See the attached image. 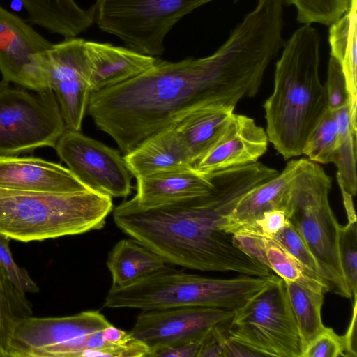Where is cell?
Returning a JSON list of instances; mask_svg holds the SVG:
<instances>
[{
  "instance_id": "15",
  "label": "cell",
  "mask_w": 357,
  "mask_h": 357,
  "mask_svg": "<svg viewBox=\"0 0 357 357\" xmlns=\"http://www.w3.org/2000/svg\"><path fill=\"white\" fill-rule=\"evenodd\" d=\"M266 130L248 116L234 113L213 145L193 164L202 174L258 161L267 151Z\"/></svg>"
},
{
  "instance_id": "33",
  "label": "cell",
  "mask_w": 357,
  "mask_h": 357,
  "mask_svg": "<svg viewBox=\"0 0 357 357\" xmlns=\"http://www.w3.org/2000/svg\"><path fill=\"white\" fill-rule=\"evenodd\" d=\"M324 86L329 109L335 111L348 104L349 95L342 67L332 56H330Z\"/></svg>"
},
{
  "instance_id": "8",
  "label": "cell",
  "mask_w": 357,
  "mask_h": 357,
  "mask_svg": "<svg viewBox=\"0 0 357 357\" xmlns=\"http://www.w3.org/2000/svg\"><path fill=\"white\" fill-rule=\"evenodd\" d=\"M213 0H95V22L126 47L158 57L169 32L185 15Z\"/></svg>"
},
{
  "instance_id": "1",
  "label": "cell",
  "mask_w": 357,
  "mask_h": 357,
  "mask_svg": "<svg viewBox=\"0 0 357 357\" xmlns=\"http://www.w3.org/2000/svg\"><path fill=\"white\" fill-rule=\"evenodd\" d=\"M279 52L268 26L246 15L212 54L168 61L157 57L141 75L92 92L88 111L125 155L185 112L218 104L236 107L255 96Z\"/></svg>"
},
{
  "instance_id": "24",
  "label": "cell",
  "mask_w": 357,
  "mask_h": 357,
  "mask_svg": "<svg viewBox=\"0 0 357 357\" xmlns=\"http://www.w3.org/2000/svg\"><path fill=\"white\" fill-rule=\"evenodd\" d=\"M153 251L132 239L119 241L109 252L107 266L112 287H126L166 266Z\"/></svg>"
},
{
  "instance_id": "20",
  "label": "cell",
  "mask_w": 357,
  "mask_h": 357,
  "mask_svg": "<svg viewBox=\"0 0 357 357\" xmlns=\"http://www.w3.org/2000/svg\"><path fill=\"white\" fill-rule=\"evenodd\" d=\"M301 162V159L289 160L278 175L244 195L233 211L227 216L222 229L232 234L241 225L266 211L283 209L291 181L296 174Z\"/></svg>"
},
{
  "instance_id": "25",
  "label": "cell",
  "mask_w": 357,
  "mask_h": 357,
  "mask_svg": "<svg viewBox=\"0 0 357 357\" xmlns=\"http://www.w3.org/2000/svg\"><path fill=\"white\" fill-rule=\"evenodd\" d=\"M284 282L304 351L326 327L321 316L325 292L296 282Z\"/></svg>"
},
{
  "instance_id": "34",
  "label": "cell",
  "mask_w": 357,
  "mask_h": 357,
  "mask_svg": "<svg viewBox=\"0 0 357 357\" xmlns=\"http://www.w3.org/2000/svg\"><path fill=\"white\" fill-rule=\"evenodd\" d=\"M0 267L6 275L23 291L38 292L39 289L27 272L14 261L9 248V238L0 234Z\"/></svg>"
},
{
  "instance_id": "30",
  "label": "cell",
  "mask_w": 357,
  "mask_h": 357,
  "mask_svg": "<svg viewBox=\"0 0 357 357\" xmlns=\"http://www.w3.org/2000/svg\"><path fill=\"white\" fill-rule=\"evenodd\" d=\"M338 256L344 281L352 297L357 296V223L340 225Z\"/></svg>"
},
{
  "instance_id": "42",
  "label": "cell",
  "mask_w": 357,
  "mask_h": 357,
  "mask_svg": "<svg viewBox=\"0 0 357 357\" xmlns=\"http://www.w3.org/2000/svg\"><path fill=\"white\" fill-rule=\"evenodd\" d=\"M337 181L342 193L343 204L347 215L348 221L355 222H356V215L354 210L353 195L345 190L340 178H337Z\"/></svg>"
},
{
  "instance_id": "36",
  "label": "cell",
  "mask_w": 357,
  "mask_h": 357,
  "mask_svg": "<svg viewBox=\"0 0 357 357\" xmlns=\"http://www.w3.org/2000/svg\"><path fill=\"white\" fill-rule=\"evenodd\" d=\"M149 348L143 342L133 337L124 344H109L96 350L84 349L78 357L108 356V357H150Z\"/></svg>"
},
{
  "instance_id": "21",
  "label": "cell",
  "mask_w": 357,
  "mask_h": 357,
  "mask_svg": "<svg viewBox=\"0 0 357 357\" xmlns=\"http://www.w3.org/2000/svg\"><path fill=\"white\" fill-rule=\"evenodd\" d=\"M31 24L64 38L77 37L95 22L93 6L82 8L75 0H18Z\"/></svg>"
},
{
  "instance_id": "16",
  "label": "cell",
  "mask_w": 357,
  "mask_h": 357,
  "mask_svg": "<svg viewBox=\"0 0 357 357\" xmlns=\"http://www.w3.org/2000/svg\"><path fill=\"white\" fill-rule=\"evenodd\" d=\"M0 188L37 192L90 190L68 168L59 164L38 158L16 156H0Z\"/></svg>"
},
{
  "instance_id": "43",
  "label": "cell",
  "mask_w": 357,
  "mask_h": 357,
  "mask_svg": "<svg viewBox=\"0 0 357 357\" xmlns=\"http://www.w3.org/2000/svg\"><path fill=\"white\" fill-rule=\"evenodd\" d=\"M15 287V284L6 275L0 267V313L7 302V298Z\"/></svg>"
},
{
  "instance_id": "18",
  "label": "cell",
  "mask_w": 357,
  "mask_h": 357,
  "mask_svg": "<svg viewBox=\"0 0 357 357\" xmlns=\"http://www.w3.org/2000/svg\"><path fill=\"white\" fill-rule=\"evenodd\" d=\"M92 92L127 82L150 68L157 57L127 47L86 40Z\"/></svg>"
},
{
  "instance_id": "32",
  "label": "cell",
  "mask_w": 357,
  "mask_h": 357,
  "mask_svg": "<svg viewBox=\"0 0 357 357\" xmlns=\"http://www.w3.org/2000/svg\"><path fill=\"white\" fill-rule=\"evenodd\" d=\"M289 223L284 210L273 208L261 213L251 221L241 225L234 232L241 231L273 238Z\"/></svg>"
},
{
  "instance_id": "7",
  "label": "cell",
  "mask_w": 357,
  "mask_h": 357,
  "mask_svg": "<svg viewBox=\"0 0 357 357\" xmlns=\"http://www.w3.org/2000/svg\"><path fill=\"white\" fill-rule=\"evenodd\" d=\"M227 337L259 356L301 357L303 342L284 281L268 283L234 311Z\"/></svg>"
},
{
  "instance_id": "39",
  "label": "cell",
  "mask_w": 357,
  "mask_h": 357,
  "mask_svg": "<svg viewBox=\"0 0 357 357\" xmlns=\"http://www.w3.org/2000/svg\"><path fill=\"white\" fill-rule=\"evenodd\" d=\"M356 314L357 300L354 297L353 312L350 324L344 336H342L344 356H357V337H356Z\"/></svg>"
},
{
  "instance_id": "29",
  "label": "cell",
  "mask_w": 357,
  "mask_h": 357,
  "mask_svg": "<svg viewBox=\"0 0 357 357\" xmlns=\"http://www.w3.org/2000/svg\"><path fill=\"white\" fill-rule=\"evenodd\" d=\"M284 2L295 8L299 23L330 26L347 11L351 0H284Z\"/></svg>"
},
{
  "instance_id": "2",
  "label": "cell",
  "mask_w": 357,
  "mask_h": 357,
  "mask_svg": "<svg viewBox=\"0 0 357 357\" xmlns=\"http://www.w3.org/2000/svg\"><path fill=\"white\" fill-rule=\"evenodd\" d=\"M279 173L259 161L208 174V193L143 207L132 199L114 211L116 225L166 263L202 271L268 277L271 270L234 245L222 229L227 216L250 190Z\"/></svg>"
},
{
  "instance_id": "9",
  "label": "cell",
  "mask_w": 357,
  "mask_h": 357,
  "mask_svg": "<svg viewBox=\"0 0 357 357\" xmlns=\"http://www.w3.org/2000/svg\"><path fill=\"white\" fill-rule=\"evenodd\" d=\"M65 130L53 91L28 92L0 83V156L54 148Z\"/></svg>"
},
{
  "instance_id": "19",
  "label": "cell",
  "mask_w": 357,
  "mask_h": 357,
  "mask_svg": "<svg viewBox=\"0 0 357 357\" xmlns=\"http://www.w3.org/2000/svg\"><path fill=\"white\" fill-rule=\"evenodd\" d=\"M136 195L132 199L149 207L202 195L213 186L211 176L193 167L156 173L136 178Z\"/></svg>"
},
{
  "instance_id": "17",
  "label": "cell",
  "mask_w": 357,
  "mask_h": 357,
  "mask_svg": "<svg viewBox=\"0 0 357 357\" xmlns=\"http://www.w3.org/2000/svg\"><path fill=\"white\" fill-rule=\"evenodd\" d=\"M123 158L129 171L136 178L193 167L187 145L172 124L144 139Z\"/></svg>"
},
{
  "instance_id": "11",
  "label": "cell",
  "mask_w": 357,
  "mask_h": 357,
  "mask_svg": "<svg viewBox=\"0 0 357 357\" xmlns=\"http://www.w3.org/2000/svg\"><path fill=\"white\" fill-rule=\"evenodd\" d=\"M54 149L69 170L89 189L111 197L130 194L132 175L116 149L79 131L66 129Z\"/></svg>"
},
{
  "instance_id": "27",
  "label": "cell",
  "mask_w": 357,
  "mask_h": 357,
  "mask_svg": "<svg viewBox=\"0 0 357 357\" xmlns=\"http://www.w3.org/2000/svg\"><path fill=\"white\" fill-rule=\"evenodd\" d=\"M266 256L270 269L284 282H296L311 288L330 291L326 282L291 255L280 244L267 238Z\"/></svg>"
},
{
  "instance_id": "23",
  "label": "cell",
  "mask_w": 357,
  "mask_h": 357,
  "mask_svg": "<svg viewBox=\"0 0 357 357\" xmlns=\"http://www.w3.org/2000/svg\"><path fill=\"white\" fill-rule=\"evenodd\" d=\"M357 0H351L347 11L330 25L331 56L340 63L349 95L350 122L356 124L357 107Z\"/></svg>"
},
{
  "instance_id": "35",
  "label": "cell",
  "mask_w": 357,
  "mask_h": 357,
  "mask_svg": "<svg viewBox=\"0 0 357 357\" xmlns=\"http://www.w3.org/2000/svg\"><path fill=\"white\" fill-rule=\"evenodd\" d=\"M344 356L342 336L331 328L324 329L306 347L301 357Z\"/></svg>"
},
{
  "instance_id": "41",
  "label": "cell",
  "mask_w": 357,
  "mask_h": 357,
  "mask_svg": "<svg viewBox=\"0 0 357 357\" xmlns=\"http://www.w3.org/2000/svg\"><path fill=\"white\" fill-rule=\"evenodd\" d=\"M259 356L257 354L230 340L227 335L224 344V357Z\"/></svg>"
},
{
  "instance_id": "31",
  "label": "cell",
  "mask_w": 357,
  "mask_h": 357,
  "mask_svg": "<svg viewBox=\"0 0 357 357\" xmlns=\"http://www.w3.org/2000/svg\"><path fill=\"white\" fill-rule=\"evenodd\" d=\"M273 239L280 244L305 268L323 278L314 255L300 234L290 222L279 231Z\"/></svg>"
},
{
  "instance_id": "38",
  "label": "cell",
  "mask_w": 357,
  "mask_h": 357,
  "mask_svg": "<svg viewBox=\"0 0 357 357\" xmlns=\"http://www.w3.org/2000/svg\"><path fill=\"white\" fill-rule=\"evenodd\" d=\"M202 340V339L162 347L153 350L151 356L197 357Z\"/></svg>"
},
{
  "instance_id": "40",
  "label": "cell",
  "mask_w": 357,
  "mask_h": 357,
  "mask_svg": "<svg viewBox=\"0 0 357 357\" xmlns=\"http://www.w3.org/2000/svg\"><path fill=\"white\" fill-rule=\"evenodd\" d=\"M104 339L112 344H124L133 339L130 332H126L112 324L102 330Z\"/></svg>"
},
{
  "instance_id": "10",
  "label": "cell",
  "mask_w": 357,
  "mask_h": 357,
  "mask_svg": "<svg viewBox=\"0 0 357 357\" xmlns=\"http://www.w3.org/2000/svg\"><path fill=\"white\" fill-rule=\"evenodd\" d=\"M109 324L98 311L63 317H26L14 326L7 356L78 357L89 335Z\"/></svg>"
},
{
  "instance_id": "6",
  "label": "cell",
  "mask_w": 357,
  "mask_h": 357,
  "mask_svg": "<svg viewBox=\"0 0 357 357\" xmlns=\"http://www.w3.org/2000/svg\"><path fill=\"white\" fill-rule=\"evenodd\" d=\"M331 187L332 179L320 165L301 158L283 209L314 255L329 291L351 298L339 260L340 225L329 202Z\"/></svg>"
},
{
  "instance_id": "44",
  "label": "cell",
  "mask_w": 357,
  "mask_h": 357,
  "mask_svg": "<svg viewBox=\"0 0 357 357\" xmlns=\"http://www.w3.org/2000/svg\"><path fill=\"white\" fill-rule=\"evenodd\" d=\"M0 356H3V354L1 350H0Z\"/></svg>"
},
{
  "instance_id": "22",
  "label": "cell",
  "mask_w": 357,
  "mask_h": 357,
  "mask_svg": "<svg viewBox=\"0 0 357 357\" xmlns=\"http://www.w3.org/2000/svg\"><path fill=\"white\" fill-rule=\"evenodd\" d=\"M234 109L225 105H202L185 112L171 123L183 138L193 164L220 135Z\"/></svg>"
},
{
  "instance_id": "28",
  "label": "cell",
  "mask_w": 357,
  "mask_h": 357,
  "mask_svg": "<svg viewBox=\"0 0 357 357\" xmlns=\"http://www.w3.org/2000/svg\"><path fill=\"white\" fill-rule=\"evenodd\" d=\"M337 138L334 111L328 109L307 137L302 154L318 164L333 162Z\"/></svg>"
},
{
  "instance_id": "3",
  "label": "cell",
  "mask_w": 357,
  "mask_h": 357,
  "mask_svg": "<svg viewBox=\"0 0 357 357\" xmlns=\"http://www.w3.org/2000/svg\"><path fill=\"white\" fill-rule=\"evenodd\" d=\"M321 38L303 24L284 43L274 87L264 104L268 142L285 160L302 154L310 134L328 109L319 77Z\"/></svg>"
},
{
  "instance_id": "5",
  "label": "cell",
  "mask_w": 357,
  "mask_h": 357,
  "mask_svg": "<svg viewBox=\"0 0 357 357\" xmlns=\"http://www.w3.org/2000/svg\"><path fill=\"white\" fill-rule=\"evenodd\" d=\"M271 275L216 278L188 273L166 265L130 285L112 287L104 306L142 311L181 307H209L234 311L263 289Z\"/></svg>"
},
{
  "instance_id": "13",
  "label": "cell",
  "mask_w": 357,
  "mask_h": 357,
  "mask_svg": "<svg viewBox=\"0 0 357 357\" xmlns=\"http://www.w3.org/2000/svg\"><path fill=\"white\" fill-rule=\"evenodd\" d=\"M52 45L29 24L0 6V72L3 80L34 91L49 89L44 53Z\"/></svg>"
},
{
  "instance_id": "37",
  "label": "cell",
  "mask_w": 357,
  "mask_h": 357,
  "mask_svg": "<svg viewBox=\"0 0 357 357\" xmlns=\"http://www.w3.org/2000/svg\"><path fill=\"white\" fill-rule=\"evenodd\" d=\"M232 241L234 245L243 253L270 269L266 256V237L236 231L232 234Z\"/></svg>"
},
{
  "instance_id": "4",
  "label": "cell",
  "mask_w": 357,
  "mask_h": 357,
  "mask_svg": "<svg viewBox=\"0 0 357 357\" xmlns=\"http://www.w3.org/2000/svg\"><path fill=\"white\" fill-rule=\"evenodd\" d=\"M112 197L93 190L37 192L0 188V234L22 242L77 235L104 227Z\"/></svg>"
},
{
  "instance_id": "12",
  "label": "cell",
  "mask_w": 357,
  "mask_h": 357,
  "mask_svg": "<svg viewBox=\"0 0 357 357\" xmlns=\"http://www.w3.org/2000/svg\"><path fill=\"white\" fill-rule=\"evenodd\" d=\"M48 88L55 94L66 130L80 131L92 93L86 40L64 38L45 50Z\"/></svg>"
},
{
  "instance_id": "14",
  "label": "cell",
  "mask_w": 357,
  "mask_h": 357,
  "mask_svg": "<svg viewBox=\"0 0 357 357\" xmlns=\"http://www.w3.org/2000/svg\"><path fill=\"white\" fill-rule=\"evenodd\" d=\"M233 315L234 310L209 307L143 311L130 333L144 343L151 354L162 347L202 340L213 327L229 324Z\"/></svg>"
},
{
  "instance_id": "26",
  "label": "cell",
  "mask_w": 357,
  "mask_h": 357,
  "mask_svg": "<svg viewBox=\"0 0 357 357\" xmlns=\"http://www.w3.org/2000/svg\"><path fill=\"white\" fill-rule=\"evenodd\" d=\"M337 138L333 163L337 169L340 178L345 190L354 196L357 190L356 135L351 126L348 104L334 111Z\"/></svg>"
}]
</instances>
